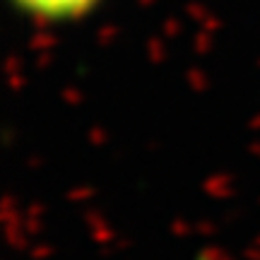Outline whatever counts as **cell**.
Wrapping results in <instances>:
<instances>
[{
  "label": "cell",
  "instance_id": "cell-1",
  "mask_svg": "<svg viewBox=\"0 0 260 260\" xmlns=\"http://www.w3.org/2000/svg\"><path fill=\"white\" fill-rule=\"evenodd\" d=\"M22 17L39 24H75L104 5V0H10Z\"/></svg>",
  "mask_w": 260,
  "mask_h": 260
}]
</instances>
